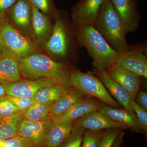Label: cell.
Segmentation results:
<instances>
[{
  "label": "cell",
  "instance_id": "6da1fadb",
  "mask_svg": "<svg viewBox=\"0 0 147 147\" xmlns=\"http://www.w3.org/2000/svg\"><path fill=\"white\" fill-rule=\"evenodd\" d=\"M77 40L92 59V65L98 71H107L118 59V52L114 50L93 26L76 27Z\"/></svg>",
  "mask_w": 147,
  "mask_h": 147
},
{
  "label": "cell",
  "instance_id": "7a4b0ae2",
  "mask_svg": "<svg viewBox=\"0 0 147 147\" xmlns=\"http://www.w3.org/2000/svg\"><path fill=\"white\" fill-rule=\"evenodd\" d=\"M18 65L21 75L31 80L51 78L70 84L69 76L74 70L67 64L36 53L18 60Z\"/></svg>",
  "mask_w": 147,
  "mask_h": 147
},
{
  "label": "cell",
  "instance_id": "3957f363",
  "mask_svg": "<svg viewBox=\"0 0 147 147\" xmlns=\"http://www.w3.org/2000/svg\"><path fill=\"white\" fill-rule=\"evenodd\" d=\"M114 50L129 49L125 30L110 0H105L93 26Z\"/></svg>",
  "mask_w": 147,
  "mask_h": 147
},
{
  "label": "cell",
  "instance_id": "277c9868",
  "mask_svg": "<svg viewBox=\"0 0 147 147\" xmlns=\"http://www.w3.org/2000/svg\"><path fill=\"white\" fill-rule=\"evenodd\" d=\"M0 31L4 55L18 61L36 53V49L31 41L3 18H0Z\"/></svg>",
  "mask_w": 147,
  "mask_h": 147
},
{
  "label": "cell",
  "instance_id": "5b68a950",
  "mask_svg": "<svg viewBox=\"0 0 147 147\" xmlns=\"http://www.w3.org/2000/svg\"><path fill=\"white\" fill-rule=\"evenodd\" d=\"M69 81L71 86L85 95L96 98L113 108H119V104L111 96L101 81L91 71L74 70L70 74Z\"/></svg>",
  "mask_w": 147,
  "mask_h": 147
},
{
  "label": "cell",
  "instance_id": "8992f818",
  "mask_svg": "<svg viewBox=\"0 0 147 147\" xmlns=\"http://www.w3.org/2000/svg\"><path fill=\"white\" fill-rule=\"evenodd\" d=\"M71 32L63 18L57 12L52 34L45 43L47 51L59 59H63L67 57L70 54L72 43H79L77 38H72Z\"/></svg>",
  "mask_w": 147,
  "mask_h": 147
},
{
  "label": "cell",
  "instance_id": "52a82bcc",
  "mask_svg": "<svg viewBox=\"0 0 147 147\" xmlns=\"http://www.w3.org/2000/svg\"><path fill=\"white\" fill-rule=\"evenodd\" d=\"M71 86L70 83L51 78H42L34 80L26 79L3 84L6 94L18 97H34L40 90L56 85Z\"/></svg>",
  "mask_w": 147,
  "mask_h": 147
},
{
  "label": "cell",
  "instance_id": "ba28073f",
  "mask_svg": "<svg viewBox=\"0 0 147 147\" xmlns=\"http://www.w3.org/2000/svg\"><path fill=\"white\" fill-rule=\"evenodd\" d=\"M118 53L116 64L147 79L146 45L130 46L129 49L122 50Z\"/></svg>",
  "mask_w": 147,
  "mask_h": 147
},
{
  "label": "cell",
  "instance_id": "9c48e42d",
  "mask_svg": "<svg viewBox=\"0 0 147 147\" xmlns=\"http://www.w3.org/2000/svg\"><path fill=\"white\" fill-rule=\"evenodd\" d=\"M121 21L126 34L136 31L141 16L137 0H110Z\"/></svg>",
  "mask_w": 147,
  "mask_h": 147
},
{
  "label": "cell",
  "instance_id": "30bf717a",
  "mask_svg": "<svg viewBox=\"0 0 147 147\" xmlns=\"http://www.w3.org/2000/svg\"><path fill=\"white\" fill-rule=\"evenodd\" d=\"M105 0H80L71 9L75 26H93Z\"/></svg>",
  "mask_w": 147,
  "mask_h": 147
},
{
  "label": "cell",
  "instance_id": "8fae6325",
  "mask_svg": "<svg viewBox=\"0 0 147 147\" xmlns=\"http://www.w3.org/2000/svg\"><path fill=\"white\" fill-rule=\"evenodd\" d=\"M53 123L52 119L29 121L24 118L18 130V135L30 139L36 147H45L47 131Z\"/></svg>",
  "mask_w": 147,
  "mask_h": 147
},
{
  "label": "cell",
  "instance_id": "7c38bea8",
  "mask_svg": "<svg viewBox=\"0 0 147 147\" xmlns=\"http://www.w3.org/2000/svg\"><path fill=\"white\" fill-rule=\"evenodd\" d=\"M74 124L91 130H105L111 128H129L124 124L121 123L110 118L104 113L98 111H92L76 120Z\"/></svg>",
  "mask_w": 147,
  "mask_h": 147
},
{
  "label": "cell",
  "instance_id": "4fadbf2b",
  "mask_svg": "<svg viewBox=\"0 0 147 147\" xmlns=\"http://www.w3.org/2000/svg\"><path fill=\"white\" fill-rule=\"evenodd\" d=\"M106 72L112 80L122 87L135 100L140 89L141 76L116 64L112 65Z\"/></svg>",
  "mask_w": 147,
  "mask_h": 147
},
{
  "label": "cell",
  "instance_id": "5bb4252c",
  "mask_svg": "<svg viewBox=\"0 0 147 147\" xmlns=\"http://www.w3.org/2000/svg\"><path fill=\"white\" fill-rule=\"evenodd\" d=\"M100 105L97 100L84 98L72 105L59 116L52 119L54 123L62 122H74L76 120L92 111L98 110Z\"/></svg>",
  "mask_w": 147,
  "mask_h": 147
},
{
  "label": "cell",
  "instance_id": "9a60e30c",
  "mask_svg": "<svg viewBox=\"0 0 147 147\" xmlns=\"http://www.w3.org/2000/svg\"><path fill=\"white\" fill-rule=\"evenodd\" d=\"M93 73L100 79L107 90L109 91V94L115 98L119 104L122 105L125 110L134 113L131 108V103L133 99L127 91L112 80L108 76L106 71H99L94 69Z\"/></svg>",
  "mask_w": 147,
  "mask_h": 147
},
{
  "label": "cell",
  "instance_id": "2e32d148",
  "mask_svg": "<svg viewBox=\"0 0 147 147\" xmlns=\"http://www.w3.org/2000/svg\"><path fill=\"white\" fill-rule=\"evenodd\" d=\"M98 110L104 113L113 120L126 125L132 130L138 131L143 130L135 113L113 108L106 104H100Z\"/></svg>",
  "mask_w": 147,
  "mask_h": 147
},
{
  "label": "cell",
  "instance_id": "e0dca14e",
  "mask_svg": "<svg viewBox=\"0 0 147 147\" xmlns=\"http://www.w3.org/2000/svg\"><path fill=\"white\" fill-rule=\"evenodd\" d=\"M31 4V3H30ZM32 9V24L33 32L36 40L42 44L50 37L53 28L50 20L45 14L40 11L31 4Z\"/></svg>",
  "mask_w": 147,
  "mask_h": 147
},
{
  "label": "cell",
  "instance_id": "ac0fdd59",
  "mask_svg": "<svg viewBox=\"0 0 147 147\" xmlns=\"http://www.w3.org/2000/svg\"><path fill=\"white\" fill-rule=\"evenodd\" d=\"M85 97V95L71 87L66 94L53 102L47 118L52 119L59 116Z\"/></svg>",
  "mask_w": 147,
  "mask_h": 147
},
{
  "label": "cell",
  "instance_id": "d6986e66",
  "mask_svg": "<svg viewBox=\"0 0 147 147\" xmlns=\"http://www.w3.org/2000/svg\"><path fill=\"white\" fill-rule=\"evenodd\" d=\"M74 122L53 123L46 134L45 147H59L71 131Z\"/></svg>",
  "mask_w": 147,
  "mask_h": 147
},
{
  "label": "cell",
  "instance_id": "ffe728a7",
  "mask_svg": "<svg viewBox=\"0 0 147 147\" xmlns=\"http://www.w3.org/2000/svg\"><path fill=\"white\" fill-rule=\"evenodd\" d=\"M7 12L13 22L20 28H27L32 21L31 5L28 0H17Z\"/></svg>",
  "mask_w": 147,
  "mask_h": 147
},
{
  "label": "cell",
  "instance_id": "44dd1931",
  "mask_svg": "<svg viewBox=\"0 0 147 147\" xmlns=\"http://www.w3.org/2000/svg\"><path fill=\"white\" fill-rule=\"evenodd\" d=\"M21 76L18 60L5 55L0 58V84L18 81Z\"/></svg>",
  "mask_w": 147,
  "mask_h": 147
},
{
  "label": "cell",
  "instance_id": "7402d4cb",
  "mask_svg": "<svg viewBox=\"0 0 147 147\" xmlns=\"http://www.w3.org/2000/svg\"><path fill=\"white\" fill-rule=\"evenodd\" d=\"M24 117L21 114L0 116V141H4L18 135Z\"/></svg>",
  "mask_w": 147,
  "mask_h": 147
},
{
  "label": "cell",
  "instance_id": "603a6c76",
  "mask_svg": "<svg viewBox=\"0 0 147 147\" xmlns=\"http://www.w3.org/2000/svg\"><path fill=\"white\" fill-rule=\"evenodd\" d=\"M71 87V86L63 85L46 87L38 91L34 98L36 102L38 103L54 102L66 94Z\"/></svg>",
  "mask_w": 147,
  "mask_h": 147
},
{
  "label": "cell",
  "instance_id": "cb8c5ba5",
  "mask_svg": "<svg viewBox=\"0 0 147 147\" xmlns=\"http://www.w3.org/2000/svg\"><path fill=\"white\" fill-rule=\"evenodd\" d=\"M54 102L46 103L35 102L23 115L24 118L32 121L40 120L46 118Z\"/></svg>",
  "mask_w": 147,
  "mask_h": 147
},
{
  "label": "cell",
  "instance_id": "d4e9b609",
  "mask_svg": "<svg viewBox=\"0 0 147 147\" xmlns=\"http://www.w3.org/2000/svg\"><path fill=\"white\" fill-rule=\"evenodd\" d=\"M85 130L83 127L74 124L70 133L59 147H81Z\"/></svg>",
  "mask_w": 147,
  "mask_h": 147
},
{
  "label": "cell",
  "instance_id": "484cf974",
  "mask_svg": "<svg viewBox=\"0 0 147 147\" xmlns=\"http://www.w3.org/2000/svg\"><path fill=\"white\" fill-rule=\"evenodd\" d=\"M105 130H91L86 129L81 147H99Z\"/></svg>",
  "mask_w": 147,
  "mask_h": 147
},
{
  "label": "cell",
  "instance_id": "4316f807",
  "mask_svg": "<svg viewBox=\"0 0 147 147\" xmlns=\"http://www.w3.org/2000/svg\"><path fill=\"white\" fill-rule=\"evenodd\" d=\"M5 96L6 99L10 100L16 105L23 113V115L36 102L34 97H14L7 95H5Z\"/></svg>",
  "mask_w": 147,
  "mask_h": 147
},
{
  "label": "cell",
  "instance_id": "83f0119b",
  "mask_svg": "<svg viewBox=\"0 0 147 147\" xmlns=\"http://www.w3.org/2000/svg\"><path fill=\"white\" fill-rule=\"evenodd\" d=\"M5 146L9 147H36L30 139L17 135L3 141Z\"/></svg>",
  "mask_w": 147,
  "mask_h": 147
},
{
  "label": "cell",
  "instance_id": "f1b7e54d",
  "mask_svg": "<svg viewBox=\"0 0 147 147\" xmlns=\"http://www.w3.org/2000/svg\"><path fill=\"white\" fill-rule=\"evenodd\" d=\"M40 11L45 14L57 13L53 5V0H28Z\"/></svg>",
  "mask_w": 147,
  "mask_h": 147
},
{
  "label": "cell",
  "instance_id": "f546056e",
  "mask_svg": "<svg viewBox=\"0 0 147 147\" xmlns=\"http://www.w3.org/2000/svg\"><path fill=\"white\" fill-rule=\"evenodd\" d=\"M122 129L120 128L105 129L98 147H111L113 142Z\"/></svg>",
  "mask_w": 147,
  "mask_h": 147
},
{
  "label": "cell",
  "instance_id": "4dcf8cb0",
  "mask_svg": "<svg viewBox=\"0 0 147 147\" xmlns=\"http://www.w3.org/2000/svg\"><path fill=\"white\" fill-rule=\"evenodd\" d=\"M5 96V99L0 102V116H8L16 114L23 115V113L16 105L6 99Z\"/></svg>",
  "mask_w": 147,
  "mask_h": 147
},
{
  "label": "cell",
  "instance_id": "1f68e13d",
  "mask_svg": "<svg viewBox=\"0 0 147 147\" xmlns=\"http://www.w3.org/2000/svg\"><path fill=\"white\" fill-rule=\"evenodd\" d=\"M131 108L134 113H136L137 119L142 126V130L147 133V113L141 107H139L135 100H132Z\"/></svg>",
  "mask_w": 147,
  "mask_h": 147
},
{
  "label": "cell",
  "instance_id": "d6a6232c",
  "mask_svg": "<svg viewBox=\"0 0 147 147\" xmlns=\"http://www.w3.org/2000/svg\"><path fill=\"white\" fill-rule=\"evenodd\" d=\"M17 0H0V18H3Z\"/></svg>",
  "mask_w": 147,
  "mask_h": 147
},
{
  "label": "cell",
  "instance_id": "836d02e7",
  "mask_svg": "<svg viewBox=\"0 0 147 147\" xmlns=\"http://www.w3.org/2000/svg\"><path fill=\"white\" fill-rule=\"evenodd\" d=\"M135 101L139 107L147 111V93L146 91H142L137 94Z\"/></svg>",
  "mask_w": 147,
  "mask_h": 147
},
{
  "label": "cell",
  "instance_id": "e575fe53",
  "mask_svg": "<svg viewBox=\"0 0 147 147\" xmlns=\"http://www.w3.org/2000/svg\"><path fill=\"white\" fill-rule=\"evenodd\" d=\"M125 133L123 130L121 131L118 136L117 137L115 141L113 142L111 147H121V145L123 142L124 136Z\"/></svg>",
  "mask_w": 147,
  "mask_h": 147
},
{
  "label": "cell",
  "instance_id": "d590c367",
  "mask_svg": "<svg viewBox=\"0 0 147 147\" xmlns=\"http://www.w3.org/2000/svg\"><path fill=\"white\" fill-rule=\"evenodd\" d=\"M4 55L3 51V43L2 38L1 34L0 31V58Z\"/></svg>",
  "mask_w": 147,
  "mask_h": 147
},
{
  "label": "cell",
  "instance_id": "8d00e7d4",
  "mask_svg": "<svg viewBox=\"0 0 147 147\" xmlns=\"http://www.w3.org/2000/svg\"><path fill=\"white\" fill-rule=\"evenodd\" d=\"M6 93L3 85L0 84V97L5 95Z\"/></svg>",
  "mask_w": 147,
  "mask_h": 147
},
{
  "label": "cell",
  "instance_id": "74e56055",
  "mask_svg": "<svg viewBox=\"0 0 147 147\" xmlns=\"http://www.w3.org/2000/svg\"><path fill=\"white\" fill-rule=\"evenodd\" d=\"M4 99V96H1V97H0V102H1V101H2V100H3Z\"/></svg>",
  "mask_w": 147,
  "mask_h": 147
},
{
  "label": "cell",
  "instance_id": "f35d334b",
  "mask_svg": "<svg viewBox=\"0 0 147 147\" xmlns=\"http://www.w3.org/2000/svg\"><path fill=\"white\" fill-rule=\"evenodd\" d=\"M4 146L3 144V141H0V146Z\"/></svg>",
  "mask_w": 147,
  "mask_h": 147
},
{
  "label": "cell",
  "instance_id": "ab89813d",
  "mask_svg": "<svg viewBox=\"0 0 147 147\" xmlns=\"http://www.w3.org/2000/svg\"><path fill=\"white\" fill-rule=\"evenodd\" d=\"M0 147H4V146H0Z\"/></svg>",
  "mask_w": 147,
  "mask_h": 147
}]
</instances>
